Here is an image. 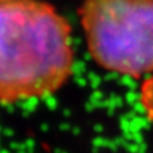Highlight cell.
Here are the masks:
<instances>
[{"label": "cell", "instance_id": "cell-1", "mask_svg": "<svg viewBox=\"0 0 153 153\" xmlns=\"http://www.w3.org/2000/svg\"><path fill=\"white\" fill-rule=\"evenodd\" d=\"M72 29L45 0H0V102L51 97L74 70Z\"/></svg>", "mask_w": 153, "mask_h": 153}, {"label": "cell", "instance_id": "cell-2", "mask_svg": "<svg viewBox=\"0 0 153 153\" xmlns=\"http://www.w3.org/2000/svg\"><path fill=\"white\" fill-rule=\"evenodd\" d=\"M79 15L100 68L135 79L153 71V0H83Z\"/></svg>", "mask_w": 153, "mask_h": 153}, {"label": "cell", "instance_id": "cell-3", "mask_svg": "<svg viewBox=\"0 0 153 153\" xmlns=\"http://www.w3.org/2000/svg\"><path fill=\"white\" fill-rule=\"evenodd\" d=\"M140 101L146 116L153 123V75L146 79L142 83L140 92Z\"/></svg>", "mask_w": 153, "mask_h": 153}]
</instances>
